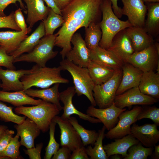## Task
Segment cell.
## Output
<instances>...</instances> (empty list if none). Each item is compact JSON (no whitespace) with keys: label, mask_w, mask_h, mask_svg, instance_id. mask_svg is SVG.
Segmentation results:
<instances>
[{"label":"cell","mask_w":159,"mask_h":159,"mask_svg":"<svg viewBox=\"0 0 159 159\" xmlns=\"http://www.w3.org/2000/svg\"><path fill=\"white\" fill-rule=\"evenodd\" d=\"M63 70L59 66L50 67H42L36 64L31 69L30 72L25 74L21 79L25 90L33 87L42 89L49 88L56 83H67L69 80L62 77L61 74Z\"/></svg>","instance_id":"cell-1"},{"label":"cell","mask_w":159,"mask_h":159,"mask_svg":"<svg viewBox=\"0 0 159 159\" xmlns=\"http://www.w3.org/2000/svg\"><path fill=\"white\" fill-rule=\"evenodd\" d=\"M102 19L99 23L102 34L99 43L100 47L107 49L114 36L120 31L132 26L127 20H120L114 13L112 3L109 0H102L101 5Z\"/></svg>","instance_id":"cell-2"},{"label":"cell","mask_w":159,"mask_h":159,"mask_svg":"<svg viewBox=\"0 0 159 159\" xmlns=\"http://www.w3.org/2000/svg\"><path fill=\"white\" fill-rule=\"evenodd\" d=\"M102 1L73 0L61 11L62 16L65 21L74 19L97 23Z\"/></svg>","instance_id":"cell-3"},{"label":"cell","mask_w":159,"mask_h":159,"mask_svg":"<svg viewBox=\"0 0 159 159\" xmlns=\"http://www.w3.org/2000/svg\"><path fill=\"white\" fill-rule=\"evenodd\" d=\"M59 64L63 70H67L72 76L77 96L85 95L89 100L91 105L95 106L96 105L93 95L95 85L87 68L75 64L67 59H62Z\"/></svg>","instance_id":"cell-4"},{"label":"cell","mask_w":159,"mask_h":159,"mask_svg":"<svg viewBox=\"0 0 159 159\" xmlns=\"http://www.w3.org/2000/svg\"><path fill=\"white\" fill-rule=\"evenodd\" d=\"M14 110L15 113L23 115L33 121L43 132L48 131L50 122L60 111L56 105L43 100L32 107H16Z\"/></svg>","instance_id":"cell-5"},{"label":"cell","mask_w":159,"mask_h":159,"mask_svg":"<svg viewBox=\"0 0 159 159\" xmlns=\"http://www.w3.org/2000/svg\"><path fill=\"white\" fill-rule=\"evenodd\" d=\"M55 37V34L45 35L32 51L14 58L13 63L34 62L40 66H45L47 62L55 57L58 53V51L53 50Z\"/></svg>","instance_id":"cell-6"},{"label":"cell","mask_w":159,"mask_h":159,"mask_svg":"<svg viewBox=\"0 0 159 159\" xmlns=\"http://www.w3.org/2000/svg\"><path fill=\"white\" fill-rule=\"evenodd\" d=\"M122 76V69L116 70L112 76L107 81L102 84L95 85L93 95L96 105L100 108L108 107L114 102Z\"/></svg>","instance_id":"cell-7"},{"label":"cell","mask_w":159,"mask_h":159,"mask_svg":"<svg viewBox=\"0 0 159 159\" xmlns=\"http://www.w3.org/2000/svg\"><path fill=\"white\" fill-rule=\"evenodd\" d=\"M91 22L82 20L71 19L64 23L55 34L54 46L62 48L60 52L62 59L71 49V39L76 31L81 27H87Z\"/></svg>","instance_id":"cell-8"},{"label":"cell","mask_w":159,"mask_h":159,"mask_svg":"<svg viewBox=\"0 0 159 159\" xmlns=\"http://www.w3.org/2000/svg\"><path fill=\"white\" fill-rule=\"evenodd\" d=\"M127 63L143 72L155 71L159 65V52L154 43L142 50L134 52L129 57Z\"/></svg>","instance_id":"cell-9"},{"label":"cell","mask_w":159,"mask_h":159,"mask_svg":"<svg viewBox=\"0 0 159 159\" xmlns=\"http://www.w3.org/2000/svg\"><path fill=\"white\" fill-rule=\"evenodd\" d=\"M142 109L141 106H137L130 110L122 112L118 116L119 120L115 126L105 134V137L112 139L131 134V126L137 121L136 118Z\"/></svg>","instance_id":"cell-10"},{"label":"cell","mask_w":159,"mask_h":159,"mask_svg":"<svg viewBox=\"0 0 159 159\" xmlns=\"http://www.w3.org/2000/svg\"><path fill=\"white\" fill-rule=\"evenodd\" d=\"M158 101V99L142 93L137 87L116 95L114 103L116 107L123 109L134 105H150Z\"/></svg>","instance_id":"cell-11"},{"label":"cell","mask_w":159,"mask_h":159,"mask_svg":"<svg viewBox=\"0 0 159 159\" xmlns=\"http://www.w3.org/2000/svg\"><path fill=\"white\" fill-rule=\"evenodd\" d=\"M52 120L57 124L60 131V145L67 148L72 152L83 146L81 139L77 131L68 120L56 116Z\"/></svg>","instance_id":"cell-12"},{"label":"cell","mask_w":159,"mask_h":159,"mask_svg":"<svg viewBox=\"0 0 159 159\" xmlns=\"http://www.w3.org/2000/svg\"><path fill=\"white\" fill-rule=\"evenodd\" d=\"M123 4L122 15L126 16L132 26L144 28L147 6L142 0H121Z\"/></svg>","instance_id":"cell-13"},{"label":"cell","mask_w":159,"mask_h":159,"mask_svg":"<svg viewBox=\"0 0 159 159\" xmlns=\"http://www.w3.org/2000/svg\"><path fill=\"white\" fill-rule=\"evenodd\" d=\"M71 43L73 47L67 54L68 60L75 64L87 67L91 61L90 50L80 34L74 33L72 37Z\"/></svg>","instance_id":"cell-14"},{"label":"cell","mask_w":159,"mask_h":159,"mask_svg":"<svg viewBox=\"0 0 159 159\" xmlns=\"http://www.w3.org/2000/svg\"><path fill=\"white\" fill-rule=\"evenodd\" d=\"M124 63L134 52L131 41L125 29L118 32L113 38L107 49Z\"/></svg>","instance_id":"cell-15"},{"label":"cell","mask_w":159,"mask_h":159,"mask_svg":"<svg viewBox=\"0 0 159 159\" xmlns=\"http://www.w3.org/2000/svg\"><path fill=\"white\" fill-rule=\"evenodd\" d=\"M126 110L116 107L114 102L110 107L105 108H97L91 105L86 110L87 114L99 119L109 130L114 127L119 120L118 116L121 113Z\"/></svg>","instance_id":"cell-16"},{"label":"cell","mask_w":159,"mask_h":159,"mask_svg":"<svg viewBox=\"0 0 159 159\" xmlns=\"http://www.w3.org/2000/svg\"><path fill=\"white\" fill-rule=\"evenodd\" d=\"M74 86L68 87L66 90L60 92V100L64 105L63 112L61 117L64 120H68L73 114L78 116L80 118L93 123H101L98 119L91 117L78 110L74 105L72 98L76 94Z\"/></svg>","instance_id":"cell-17"},{"label":"cell","mask_w":159,"mask_h":159,"mask_svg":"<svg viewBox=\"0 0 159 159\" xmlns=\"http://www.w3.org/2000/svg\"><path fill=\"white\" fill-rule=\"evenodd\" d=\"M155 124L139 126L133 123L131 127V134L146 147H154L159 141V131Z\"/></svg>","instance_id":"cell-18"},{"label":"cell","mask_w":159,"mask_h":159,"mask_svg":"<svg viewBox=\"0 0 159 159\" xmlns=\"http://www.w3.org/2000/svg\"><path fill=\"white\" fill-rule=\"evenodd\" d=\"M30 69L18 70L3 69L0 67V80L2 81L1 88L2 90L9 92L24 90V87L20 79L25 74H29Z\"/></svg>","instance_id":"cell-19"},{"label":"cell","mask_w":159,"mask_h":159,"mask_svg":"<svg viewBox=\"0 0 159 159\" xmlns=\"http://www.w3.org/2000/svg\"><path fill=\"white\" fill-rule=\"evenodd\" d=\"M122 69V77L116 95L132 88L138 87L143 73L142 71L128 63H124Z\"/></svg>","instance_id":"cell-20"},{"label":"cell","mask_w":159,"mask_h":159,"mask_svg":"<svg viewBox=\"0 0 159 159\" xmlns=\"http://www.w3.org/2000/svg\"><path fill=\"white\" fill-rule=\"evenodd\" d=\"M14 127L21 138V145L27 149L35 147L34 140L39 135L41 131L35 122L27 117L21 124H16Z\"/></svg>","instance_id":"cell-21"},{"label":"cell","mask_w":159,"mask_h":159,"mask_svg":"<svg viewBox=\"0 0 159 159\" xmlns=\"http://www.w3.org/2000/svg\"><path fill=\"white\" fill-rule=\"evenodd\" d=\"M31 30L28 27L25 31H0V47L9 55L17 48Z\"/></svg>","instance_id":"cell-22"},{"label":"cell","mask_w":159,"mask_h":159,"mask_svg":"<svg viewBox=\"0 0 159 159\" xmlns=\"http://www.w3.org/2000/svg\"><path fill=\"white\" fill-rule=\"evenodd\" d=\"M90 56L91 60L115 70L122 69L124 64L111 52L99 45L90 50Z\"/></svg>","instance_id":"cell-23"},{"label":"cell","mask_w":159,"mask_h":159,"mask_svg":"<svg viewBox=\"0 0 159 159\" xmlns=\"http://www.w3.org/2000/svg\"><path fill=\"white\" fill-rule=\"evenodd\" d=\"M125 30L131 41L134 52L142 50L155 43L154 38L144 28L132 26L125 29Z\"/></svg>","instance_id":"cell-24"},{"label":"cell","mask_w":159,"mask_h":159,"mask_svg":"<svg viewBox=\"0 0 159 159\" xmlns=\"http://www.w3.org/2000/svg\"><path fill=\"white\" fill-rule=\"evenodd\" d=\"M27 7L26 22L32 28L35 24L47 16L50 8L46 6L42 0H23Z\"/></svg>","instance_id":"cell-25"},{"label":"cell","mask_w":159,"mask_h":159,"mask_svg":"<svg viewBox=\"0 0 159 159\" xmlns=\"http://www.w3.org/2000/svg\"><path fill=\"white\" fill-rule=\"evenodd\" d=\"M139 141L131 134L115 139L114 142L103 145L104 150L109 158L115 154L121 155L123 158L127 155V151L132 145L138 144Z\"/></svg>","instance_id":"cell-26"},{"label":"cell","mask_w":159,"mask_h":159,"mask_svg":"<svg viewBox=\"0 0 159 159\" xmlns=\"http://www.w3.org/2000/svg\"><path fill=\"white\" fill-rule=\"evenodd\" d=\"M138 87L143 94L159 98V74L154 71L143 72Z\"/></svg>","instance_id":"cell-27"},{"label":"cell","mask_w":159,"mask_h":159,"mask_svg":"<svg viewBox=\"0 0 159 159\" xmlns=\"http://www.w3.org/2000/svg\"><path fill=\"white\" fill-rule=\"evenodd\" d=\"M45 35V29L42 21L35 30L21 42L15 51L9 55L12 56L15 58L24 53L30 52L38 44L40 39Z\"/></svg>","instance_id":"cell-28"},{"label":"cell","mask_w":159,"mask_h":159,"mask_svg":"<svg viewBox=\"0 0 159 159\" xmlns=\"http://www.w3.org/2000/svg\"><path fill=\"white\" fill-rule=\"evenodd\" d=\"M0 101L8 102L19 107L26 105H37L43 100H35L28 95L24 90L10 92L0 90Z\"/></svg>","instance_id":"cell-29"},{"label":"cell","mask_w":159,"mask_h":159,"mask_svg":"<svg viewBox=\"0 0 159 159\" xmlns=\"http://www.w3.org/2000/svg\"><path fill=\"white\" fill-rule=\"evenodd\" d=\"M60 83H57L50 88L42 89L29 88L24 90L29 96L39 98L46 102L51 103L57 106L60 111L63 109L59 102L60 92L59 88Z\"/></svg>","instance_id":"cell-30"},{"label":"cell","mask_w":159,"mask_h":159,"mask_svg":"<svg viewBox=\"0 0 159 159\" xmlns=\"http://www.w3.org/2000/svg\"><path fill=\"white\" fill-rule=\"evenodd\" d=\"M147 18L144 28L153 38L159 34V3H150L147 6Z\"/></svg>","instance_id":"cell-31"},{"label":"cell","mask_w":159,"mask_h":159,"mask_svg":"<svg viewBox=\"0 0 159 159\" xmlns=\"http://www.w3.org/2000/svg\"><path fill=\"white\" fill-rule=\"evenodd\" d=\"M87 68L95 85H101L107 81L112 76L115 70L92 60Z\"/></svg>","instance_id":"cell-32"},{"label":"cell","mask_w":159,"mask_h":159,"mask_svg":"<svg viewBox=\"0 0 159 159\" xmlns=\"http://www.w3.org/2000/svg\"><path fill=\"white\" fill-rule=\"evenodd\" d=\"M68 120L77 132L84 146L94 144L98 137V132L95 130L85 129L79 124L75 117L70 116Z\"/></svg>","instance_id":"cell-33"},{"label":"cell","mask_w":159,"mask_h":159,"mask_svg":"<svg viewBox=\"0 0 159 159\" xmlns=\"http://www.w3.org/2000/svg\"><path fill=\"white\" fill-rule=\"evenodd\" d=\"M99 23L91 22L85 29V41L90 50H93L99 46L102 38V33Z\"/></svg>","instance_id":"cell-34"},{"label":"cell","mask_w":159,"mask_h":159,"mask_svg":"<svg viewBox=\"0 0 159 159\" xmlns=\"http://www.w3.org/2000/svg\"><path fill=\"white\" fill-rule=\"evenodd\" d=\"M106 128L103 125L102 128L99 130L98 137L95 142L94 147L92 148L91 145L86 148L88 155L91 159H108L103 145V140L105 137V131Z\"/></svg>","instance_id":"cell-35"},{"label":"cell","mask_w":159,"mask_h":159,"mask_svg":"<svg viewBox=\"0 0 159 159\" xmlns=\"http://www.w3.org/2000/svg\"><path fill=\"white\" fill-rule=\"evenodd\" d=\"M42 21L44 27L45 35L53 34L55 29L62 26L65 22L61 15L56 13L51 8L47 17Z\"/></svg>","instance_id":"cell-36"},{"label":"cell","mask_w":159,"mask_h":159,"mask_svg":"<svg viewBox=\"0 0 159 159\" xmlns=\"http://www.w3.org/2000/svg\"><path fill=\"white\" fill-rule=\"evenodd\" d=\"M153 147H144L139 142L131 146L128 150L127 155L124 159H147L152 154Z\"/></svg>","instance_id":"cell-37"},{"label":"cell","mask_w":159,"mask_h":159,"mask_svg":"<svg viewBox=\"0 0 159 159\" xmlns=\"http://www.w3.org/2000/svg\"><path fill=\"white\" fill-rule=\"evenodd\" d=\"M13 107L7 106L0 101V120L5 122H12L20 125L23 122L26 117L20 116L14 113Z\"/></svg>","instance_id":"cell-38"},{"label":"cell","mask_w":159,"mask_h":159,"mask_svg":"<svg viewBox=\"0 0 159 159\" xmlns=\"http://www.w3.org/2000/svg\"><path fill=\"white\" fill-rule=\"evenodd\" d=\"M19 137L17 133L12 137L5 149L0 153V156L7 157L12 159H22L19 150V148L21 145L19 141Z\"/></svg>","instance_id":"cell-39"},{"label":"cell","mask_w":159,"mask_h":159,"mask_svg":"<svg viewBox=\"0 0 159 159\" xmlns=\"http://www.w3.org/2000/svg\"><path fill=\"white\" fill-rule=\"evenodd\" d=\"M57 123L52 120L49 126V140L45 148L44 159H50L59 148L60 144L55 140L54 133Z\"/></svg>","instance_id":"cell-40"},{"label":"cell","mask_w":159,"mask_h":159,"mask_svg":"<svg viewBox=\"0 0 159 159\" xmlns=\"http://www.w3.org/2000/svg\"><path fill=\"white\" fill-rule=\"evenodd\" d=\"M144 118L150 119L157 126H159V108L155 106L142 108L136 119L138 121Z\"/></svg>","instance_id":"cell-41"},{"label":"cell","mask_w":159,"mask_h":159,"mask_svg":"<svg viewBox=\"0 0 159 159\" xmlns=\"http://www.w3.org/2000/svg\"><path fill=\"white\" fill-rule=\"evenodd\" d=\"M0 28H9L16 31H21L15 22L14 11H12L7 16H0Z\"/></svg>","instance_id":"cell-42"},{"label":"cell","mask_w":159,"mask_h":159,"mask_svg":"<svg viewBox=\"0 0 159 159\" xmlns=\"http://www.w3.org/2000/svg\"><path fill=\"white\" fill-rule=\"evenodd\" d=\"M14 59L12 56L8 54L4 49L0 47V67H4L7 69L16 70V67L13 64Z\"/></svg>","instance_id":"cell-43"},{"label":"cell","mask_w":159,"mask_h":159,"mask_svg":"<svg viewBox=\"0 0 159 159\" xmlns=\"http://www.w3.org/2000/svg\"><path fill=\"white\" fill-rule=\"evenodd\" d=\"M14 134V130L8 128L0 136V153L6 148Z\"/></svg>","instance_id":"cell-44"},{"label":"cell","mask_w":159,"mask_h":159,"mask_svg":"<svg viewBox=\"0 0 159 159\" xmlns=\"http://www.w3.org/2000/svg\"><path fill=\"white\" fill-rule=\"evenodd\" d=\"M43 145L42 143L36 145L35 147L24 150L25 153L27 155L30 159H41V153Z\"/></svg>","instance_id":"cell-45"},{"label":"cell","mask_w":159,"mask_h":159,"mask_svg":"<svg viewBox=\"0 0 159 159\" xmlns=\"http://www.w3.org/2000/svg\"><path fill=\"white\" fill-rule=\"evenodd\" d=\"M14 17L15 22L21 30L26 31L28 27L20 8H19L14 12Z\"/></svg>","instance_id":"cell-46"},{"label":"cell","mask_w":159,"mask_h":159,"mask_svg":"<svg viewBox=\"0 0 159 159\" xmlns=\"http://www.w3.org/2000/svg\"><path fill=\"white\" fill-rule=\"evenodd\" d=\"M17 1L19 2L21 7L24 10V12L27 13L26 8L22 0H0V16H6L4 12V9L9 4H16Z\"/></svg>","instance_id":"cell-47"},{"label":"cell","mask_w":159,"mask_h":159,"mask_svg":"<svg viewBox=\"0 0 159 159\" xmlns=\"http://www.w3.org/2000/svg\"><path fill=\"white\" fill-rule=\"evenodd\" d=\"M71 154L69 159H89L86 148L82 146L74 150Z\"/></svg>","instance_id":"cell-48"},{"label":"cell","mask_w":159,"mask_h":159,"mask_svg":"<svg viewBox=\"0 0 159 159\" xmlns=\"http://www.w3.org/2000/svg\"><path fill=\"white\" fill-rule=\"evenodd\" d=\"M72 151L67 148L62 147L53 155L52 159H69Z\"/></svg>","instance_id":"cell-49"},{"label":"cell","mask_w":159,"mask_h":159,"mask_svg":"<svg viewBox=\"0 0 159 159\" xmlns=\"http://www.w3.org/2000/svg\"><path fill=\"white\" fill-rule=\"evenodd\" d=\"M112 3V7L113 11L118 18H121L122 16V8L118 6L117 5L118 0H109Z\"/></svg>","instance_id":"cell-50"},{"label":"cell","mask_w":159,"mask_h":159,"mask_svg":"<svg viewBox=\"0 0 159 159\" xmlns=\"http://www.w3.org/2000/svg\"><path fill=\"white\" fill-rule=\"evenodd\" d=\"M47 6L55 12L62 16L61 11L57 7L54 0H42Z\"/></svg>","instance_id":"cell-51"},{"label":"cell","mask_w":159,"mask_h":159,"mask_svg":"<svg viewBox=\"0 0 159 159\" xmlns=\"http://www.w3.org/2000/svg\"><path fill=\"white\" fill-rule=\"evenodd\" d=\"M57 7L61 11L68 5L73 0H54Z\"/></svg>","instance_id":"cell-52"},{"label":"cell","mask_w":159,"mask_h":159,"mask_svg":"<svg viewBox=\"0 0 159 159\" xmlns=\"http://www.w3.org/2000/svg\"><path fill=\"white\" fill-rule=\"evenodd\" d=\"M155 147V150L153 154L152 155V158L154 159H159V145H156L154 146Z\"/></svg>","instance_id":"cell-53"},{"label":"cell","mask_w":159,"mask_h":159,"mask_svg":"<svg viewBox=\"0 0 159 159\" xmlns=\"http://www.w3.org/2000/svg\"><path fill=\"white\" fill-rule=\"evenodd\" d=\"M8 128L7 126L4 125H0V136Z\"/></svg>","instance_id":"cell-54"},{"label":"cell","mask_w":159,"mask_h":159,"mask_svg":"<svg viewBox=\"0 0 159 159\" xmlns=\"http://www.w3.org/2000/svg\"><path fill=\"white\" fill-rule=\"evenodd\" d=\"M110 157V159H121L122 158V156L119 154H115L111 155Z\"/></svg>","instance_id":"cell-55"},{"label":"cell","mask_w":159,"mask_h":159,"mask_svg":"<svg viewBox=\"0 0 159 159\" xmlns=\"http://www.w3.org/2000/svg\"><path fill=\"white\" fill-rule=\"evenodd\" d=\"M143 2L149 3L159 2V0H142Z\"/></svg>","instance_id":"cell-56"},{"label":"cell","mask_w":159,"mask_h":159,"mask_svg":"<svg viewBox=\"0 0 159 159\" xmlns=\"http://www.w3.org/2000/svg\"><path fill=\"white\" fill-rule=\"evenodd\" d=\"M10 159V158L7 157H4V156H0V159Z\"/></svg>","instance_id":"cell-57"},{"label":"cell","mask_w":159,"mask_h":159,"mask_svg":"<svg viewBox=\"0 0 159 159\" xmlns=\"http://www.w3.org/2000/svg\"><path fill=\"white\" fill-rule=\"evenodd\" d=\"M1 82L0 80V88H1Z\"/></svg>","instance_id":"cell-58"},{"label":"cell","mask_w":159,"mask_h":159,"mask_svg":"<svg viewBox=\"0 0 159 159\" xmlns=\"http://www.w3.org/2000/svg\"><path fill=\"white\" fill-rule=\"evenodd\" d=\"M1 43H0V45H1Z\"/></svg>","instance_id":"cell-59"}]
</instances>
